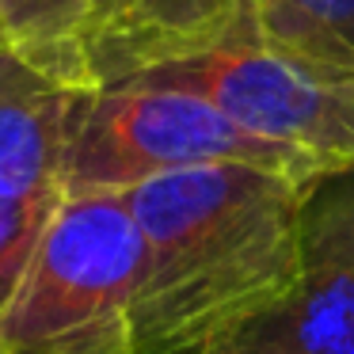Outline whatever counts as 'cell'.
Listing matches in <instances>:
<instances>
[{
    "instance_id": "cell-6",
    "label": "cell",
    "mask_w": 354,
    "mask_h": 354,
    "mask_svg": "<svg viewBox=\"0 0 354 354\" xmlns=\"http://www.w3.org/2000/svg\"><path fill=\"white\" fill-rule=\"evenodd\" d=\"M255 27L252 0H88L80 57L92 88L138 80Z\"/></svg>"
},
{
    "instance_id": "cell-1",
    "label": "cell",
    "mask_w": 354,
    "mask_h": 354,
    "mask_svg": "<svg viewBox=\"0 0 354 354\" xmlns=\"http://www.w3.org/2000/svg\"><path fill=\"white\" fill-rule=\"evenodd\" d=\"M305 179L252 164L164 176L126 194L145 240L133 354H214L286 293Z\"/></svg>"
},
{
    "instance_id": "cell-8",
    "label": "cell",
    "mask_w": 354,
    "mask_h": 354,
    "mask_svg": "<svg viewBox=\"0 0 354 354\" xmlns=\"http://www.w3.org/2000/svg\"><path fill=\"white\" fill-rule=\"evenodd\" d=\"M267 46L354 77V0H252Z\"/></svg>"
},
{
    "instance_id": "cell-11",
    "label": "cell",
    "mask_w": 354,
    "mask_h": 354,
    "mask_svg": "<svg viewBox=\"0 0 354 354\" xmlns=\"http://www.w3.org/2000/svg\"><path fill=\"white\" fill-rule=\"evenodd\" d=\"M84 351H130V346H84ZM84 351H65V354H84Z\"/></svg>"
},
{
    "instance_id": "cell-4",
    "label": "cell",
    "mask_w": 354,
    "mask_h": 354,
    "mask_svg": "<svg viewBox=\"0 0 354 354\" xmlns=\"http://www.w3.org/2000/svg\"><path fill=\"white\" fill-rule=\"evenodd\" d=\"M126 84L198 95L240 130L320 168L354 164V77L267 46L255 27Z\"/></svg>"
},
{
    "instance_id": "cell-2",
    "label": "cell",
    "mask_w": 354,
    "mask_h": 354,
    "mask_svg": "<svg viewBox=\"0 0 354 354\" xmlns=\"http://www.w3.org/2000/svg\"><path fill=\"white\" fill-rule=\"evenodd\" d=\"M145 278V240L126 194L62 198L39 236L16 297L0 313V354L130 346Z\"/></svg>"
},
{
    "instance_id": "cell-7",
    "label": "cell",
    "mask_w": 354,
    "mask_h": 354,
    "mask_svg": "<svg viewBox=\"0 0 354 354\" xmlns=\"http://www.w3.org/2000/svg\"><path fill=\"white\" fill-rule=\"evenodd\" d=\"M88 92L0 46V202L65 198V153Z\"/></svg>"
},
{
    "instance_id": "cell-10",
    "label": "cell",
    "mask_w": 354,
    "mask_h": 354,
    "mask_svg": "<svg viewBox=\"0 0 354 354\" xmlns=\"http://www.w3.org/2000/svg\"><path fill=\"white\" fill-rule=\"evenodd\" d=\"M62 198H24V202H0V313L16 297L24 270L31 263L39 236L46 229L50 214Z\"/></svg>"
},
{
    "instance_id": "cell-3",
    "label": "cell",
    "mask_w": 354,
    "mask_h": 354,
    "mask_svg": "<svg viewBox=\"0 0 354 354\" xmlns=\"http://www.w3.org/2000/svg\"><path fill=\"white\" fill-rule=\"evenodd\" d=\"M214 164H252L293 179L324 171L293 149L240 130L198 95L153 84H111L92 88L80 103L62 191L65 198L130 194L153 179Z\"/></svg>"
},
{
    "instance_id": "cell-9",
    "label": "cell",
    "mask_w": 354,
    "mask_h": 354,
    "mask_svg": "<svg viewBox=\"0 0 354 354\" xmlns=\"http://www.w3.org/2000/svg\"><path fill=\"white\" fill-rule=\"evenodd\" d=\"M88 0H0V46L73 88H92L80 57Z\"/></svg>"
},
{
    "instance_id": "cell-5",
    "label": "cell",
    "mask_w": 354,
    "mask_h": 354,
    "mask_svg": "<svg viewBox=\"0 0 354 354\" xmlns=\"http://www.w3.org/2000/svg\"><path fill=\"white\" fill-rule=\"evenodd\" d=\"M214 354H354V164L305 179L290 286Z\"/></svg>"
},
{
    "instance_id": "cell-12",
    "label": "cell",
    "mask_w": 354,
    "mask_h": 354,
    "mask_svg": "<svg viewBox=\"0 0 354 354\" xmlns=\"http://www.w3.org/2000/svg\"><path fill=\"white\" fill-rule=\"evenodd\" d=\"M84 354H133V351H84Z\"/></svg>"
}]
</instances>
